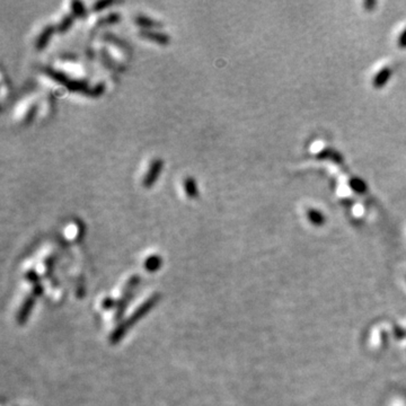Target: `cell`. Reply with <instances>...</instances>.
Instances as JSON below:
<instances>
[]
</instances>
